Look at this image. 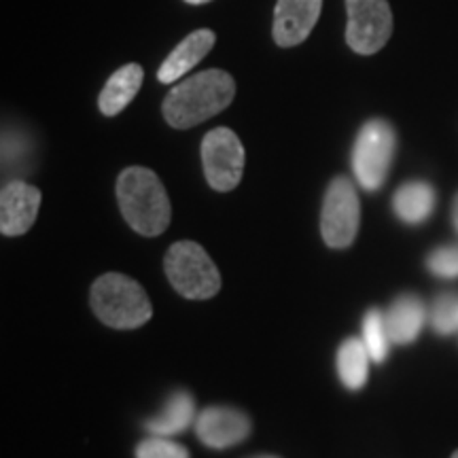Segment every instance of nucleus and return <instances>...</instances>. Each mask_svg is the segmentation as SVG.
Wrapping results in <instances>:
<instances>
[{"label":"nucleus","mask_w":458,"mask_h":458,"mask_svg":"<svg viewBox=\"0 0 458 458\" xmlns=\"http://www.w3.org/2000/svg\"><path fill=\"white\" fill-rule=\"evenodd\" d=\"M233 96L236 83L232 74L210 68L193 74L168 91L164 100V117L176 130L193 128L225 111Z\"/></svg>","instance_id":"obj_1"},{"label":"nucleus","mask_w":458,"mask_h":458,"mask_svg":"<svg viewBox=\"0 0 458 458\" xmlns=\"http://www.w3.org/2000/svg\"><path fill=\"white\" fill-rule=\"evenodd\" d=\"M117 202L123 219L140 236L156 238L168 229L170 199L153 170L142 165L125 168L117 179Z\"/></svg>","instance_id":"obj_2"},{"label":"nucleus","mask_w":458,"mask_h":458,"mask_svg":"<svg viewBox=\"0 0 458 458\" xmlns=\"http://www.w3.org/2000/svg\"><path fill=\"white\" fill-rule=\"evenodd\" d=\"M89 301L96 317L113 329L142 327L153 317L147 291L125 274H102L91 284Z\"/></svg>","instance_id":"obj_3"},{"label":"nucleus","mask_w":458,"mask_h":458,"mask_svg":"<svg viewBox=\"0 0 458 458\" xmlns=\"http://www.w3.org/2000/svg\"><path fill=\"white\" fill-rule=\"evenodd\" d=\"M164 270L176 293L187 300H210L221 289V274L213 259L191 240L170 246L164 259Z\"/></svg>","instance_id":"obj_4"},{"label":"nucleus","mask_w":458,"mask_h":458,"mask_svg":"<svg viewBox=\"0 0 458 458\" xmlns=\"http://www.w3.org/2000/svg\"><path fill=\"white\" fill-rule=\"evenodd\" d=\"M397 136L385 119H371L359 130L352 147L354 179L365 191H377L391 170Z\"/></svg>","instance_id":"obj_5"},{"label":"nucleus","mask_w":458,"mask_h":458,"mask_svg":"<svg viewBox=\"0 0 458 458\" xmlns=\"http://www.w3.org/2000/svg\"><path fill=\"white\" fill-rule=\"evenodd\" d=\"M360 223V204L354 185L346 176L331 181L320 213V233L331 249H348L354 242Z\"/></svg>","instance_id":"obj_6"},{"label":"nucleus","mask_w":458,"mask_h":458,"mask_svg":"<svg viewBox=\"0 0 458 458\" xmlns=\"http://www.w3.org/2000/svg\"><path fill=\"white\" fill-rule=\"evenodd\" d=\"M346 43L354 54L374 55L393 34V13L386 0H346Z\"/></svg>","instance_id":"obj_7"},{"label":"nucleus","mask_w":458,"mask_h":458,"mask_svg":"<svg viewBox=\"0 0 458 458\" xmlns=\"http://www.w3.org/2000/svg\"><path fill=\"white\" fill-rule=\"evenodd\" d=\"M244 147L236 131L215 128L202 140V164L208 185L215 191H232L242 181Z\"/></svg>","instance_id":"obj_8"},{"label":"nucleus","mask_w":458,"mask_h":458,"mask_svg":"<svg viewBox=\"0 0 458 458\" xmlns=\"http://www.w3.org/2000/svg\"><path fill=\"white\" fill-rule=\"evenodd\" d=\"M196 435L204 445L225 450L244 442L250 435V420L244 411L227 405H213L199 411L196 418Z\"/></svg>","instance_id":"obj_9"},{"label":"nucleus","mask_w":458,"mask_h":458,"mask_svg":"<svg viewBox=\"0 0 458 458\" xmlns=\"http://www.w3.org/2000/svg\"><path fill=\"white\" fill-rule=\"evenodd\" d=\"M41 206V191L26 181H11L0 193V232L21 236L34 225Z\"/></svg>","instance_id":"obj_10"},{"label":"nucleus","mask_w":458,"mask_h":458,"mask_svg":"<svg viewBox=\"0 0 458 458\" xmlns=\"http://www.w3.org/2000/svg\"><path fill=\"white\" fill-rule=\"evenodd\" d=\"M323 0H278L274 11V41L280 47H295L310 37L317 26Z\"/></svg>","instance_id":"obj_11"},{"label":"nucleus","mask_w":458,"mask_h":458,"mask_svg":"<svg viewBox=\"0 0 458 458\" xmlns=\"http://www.w3.org/2000/svg\"><path fill=\"white\" fill-rule=\"evenodd\" d=\"M215 32L208 30V28L187 34V37L172 49V54L162 62V66H159V81L174 83L179 81L181 77H185V74L191 71L193 66L199 64L206 57V54L215 47Z\"/></svg>","instance_id":"obj_12"},{"label":"nucleus","mask_w":458,"mask_h":458,"mask_svg":"<svg viewBox=\"0 0 458 458\" xmlns=\"http://www.w3.org/2000/svg\"><path fill=\"white\" fill-rule=\"evenodd\" d=\"M385 318L391 342L405 346V344H411L420 335V331L428 318V312L420 297L405 293L399 295L391 303V308L385 312Z\"/></svg>","instance_id":"obj_13"},{"label":"nucleus","mask_w":458,"mask_h":458,"mask_svg":"<svg viewBox=\"0 0 458 458\" xmlns=\"http://www.w3.org/2000/svg\"><path fill=\"white\" fill-rule=\"evenodd\" d=\"M196 401L189 393L179 391L172 393V397L165 401L156 418H148L145 428L151 435L172 437V435L185 433L189 427L196 425Z\"/></svg>","instance_id":"obj_14"},{"label":"nucleus","mask_w":458,"mask_h":458,"mask_svg":"<svg viewBox=\"0 0 458 458\" xmlns=\"http://www.w3.org/2000/svg\"><path fill=\"white\" fill-rule=\"evenodd\" d=\"M142 77H145V72H142V66L139 64H125L117 72H113L105 89L100 91V113L106 114V117L122 113L134 100V96L139 94Z\"/></svg>","instance_id":"obj_15"},{"label":"nucleus","mask_w":458,"mask_h":458,"mask_svg":"<svg viewBox=\"0 0 458 458\" xmlns=\"http://www.w3.org/2000/svg\"><path fill=\"white\" fill-rule=\"evenodd\" d=\"M435 202H437V196H435V189L428 182L410 181L394 191L393 208L394 215L403 223L420 225L433 215Z\"/></svg>","instance_id":"obj_16"},{"label":"nucleus","mask_w":458,"mask_h":458,"mask_svg":"<svg viewBox=\"0 0 458 458\" xmlns=\"http://www.w3.org/2000/svg\"><path fill=\"white\" fill-rule=\"evenodd\" d=\"M369 360L371 354L368 351V346H365V342L359 340V337H348V340H344L342 346L337 348V376H340L342 385L346 386L348 391H360V388L368 385Z\"/></svg>","instance_id":"obj_17"},{"label":"nucleus","mask_w":458,"mask_h":458,"mask_svg":"<svg viewBox=\"0 0 458 458\" xmlns=\"http://www.w3.org/2000/svg\"><path fill=\"white\" fill-rule=\"evenodd\" d=\"M368 351L371 354V360L376 363H385L388 357V348H391V335L386 329V318L385 312L371 308V310L363 317V337Z\"/></svg>","instance_id":"obj_18"},{"label":"nucleus","mask_w":458,"mask_h":458,"mask_svg":"<svg viewBox=\"0 0 458 458\" xmlns=\"http://www.w3.org/2000/svg\"><path fill=\"white\" fill-rule=\"evenodd\" d=\"M428 320L439 335L458 331V293H442L428 310Z\"/></svg>","instance_id":"obj_19"},{"label":"nucleus","mask_w":458,"mask_h":458,"mask_svg":"<svg viewBox=\"0 0 458 458\" xmlns=\"http://www.w3.org/2000/svg\"><path fill=\"white\" fill-rule=\"evenodd\" d=\"M136 458H189V450L185 445L172 442L170 437L151 435V437L139 444Z\"/></svg>","instance_id":"obj_20"},{"label":"nucleus","mask_w":458,"mask_h":458,"mask_svg":"<svg viewBox=\"0 0 458 458\" xmlns=\"http://www.w3.org/2000/svg\"><path fill=\"white\" fill-rule=\"evenodd\" d=\"M428 272L439 278H458V244H445L427 257Z\"/></svg>","instance_id":"obj_21"},{"label":"nucleus","mask_w":458,"mask_h":458,"mask_svg":"<svg viewBox=\"0 0 458 458\" xmlns=\"http://www.w3.org/2000/svg\"><path fill=\"white\" fill-rule=\"evenodd\" d=\"M452 223H454V229L458 232V196L454 198V206H452Z\"/></svg>","instance_id":"obj_22"},{"label":"nucleus","mask_w":458,"mask_h":458,"mask_svg":"<svg viewBox=\"0 0 458 458\" xmlns=\"http://www.w3.org/2000/svg\"><path fill=\"white\" fill-rule=\"evenodd\" d=\"M189 4H204V3H210V0H185Z\"/></svg>","instance_id":"obj_23"},{"label":"nucleus","mask_w":458,"mask_h":458,"mask_svg":"<svg viewBox=\"0 0 458 458\" xmlns=\"http://www.w3.org/2000/svg\"><path fill=\"white\" fill-rule=\"evenodd\" d=\"M255 458H276V456H255Z\"/></svg>","instance_id":"obj_24"},{"label":"nucleus","mask_w":458,"mask_h":458,"mask_svg":"<svg viewBox=\"0 0 458 458\" xmlns=\"http://www.w3.org/2000/svg\"><path fill=\"white\" fill-rule=\"evenodd\" d=\"M452 458H458V450L454 452V454H452Z\"/></svg>","instance_id":"obj_25"}]
</instances>
